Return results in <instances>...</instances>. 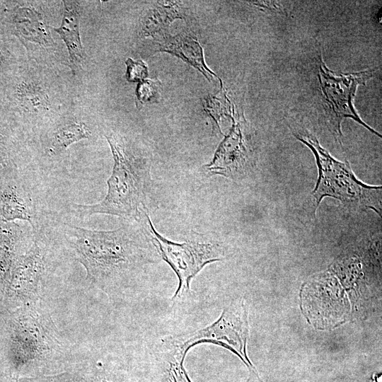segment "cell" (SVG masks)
<instances>
[{"instance_id":"cell-1","label":"cell","mask_w":382,"mask_h":382,"mask_svg":"<svg viewBox=\"0 0 382 382\" xmlns=\"http://www.w3.org/2000/svg\"><path fill=\"white\" fill-rule=\"evenodd\" d=\"M59 230L89 277L95 279L125 277L158 262L161 258L141 226L98 231L64 222Z\"/></svg>"},{"instance_id":"cell-2","label":"cell","mask_w":382,"mask_h":382,"mask_svg":"<svg viewBox=\"0 0 382 382\" xmlns=\"http://www.w3.org/2000/svg\"><path fill=\"white\" fill-rule=\"evenodd\" d=\"M105 137L114 161L107 181V193L95 204H74V209L80 217L107 214L133 219L139 224L149 212L150 164L146 158L135 156L117 135L105 134Z\"/></svg>"},{"instance_id":"cell-3","label":"cell","mask_w":382,"mask_h":382,"mask_svg":"<svg viewBox=\"0 0 382 382\" xmlns=\"http://www.w3.org/2000/svg\"><path fill=\"white\" fill-rule=\"evenodd\" d=\"M297 139L313 152L318 168V178L312 195L316 212L321 201L330 197L354 209H371L381 215V186H370L357 178L348 161L334 158L316 137L306 131L294 133Z\"/></svg>"},{"instance_id":"cell-4","label":"cell","mask_w":382,"mask_h":382,"mask_svg":"<svg viewBox=\"0 0 382 382\" xmlns=\"http://www.w3.org/2000/svg\"><path fill=\"white\" fill-rule=\"evenodd\" d=\"M249 337L248 314L243 299L233 300L226 306L220 316L212 324L201 329L182 334L167 336L161 339L160 348L186 357L193 347L210 343L219 345L236 354L245 364L249 376L256 377L260 382L258 371L247 353Z\"/></svg>"},{"instance_id":"cell-5","label":"cell","mask_w":382,"mask_h":382,"mask_svg":"<svg viewBox=\"0 0 382 382\" xmlns=\"http://www.w3.org/2000/svg\"><path fill=\"white\" fill-rule=\"evenodd\" d=\"M139 224L147 233L160 257L176 274L178 283L171 297L173 302L190 291L192 279L207 265L224 259V249L219 243L196 240L177 243L163 236L154 228L149 214Z\"/></svg>"},{"instance_id":"cell-6","label":"cell","mask_w":382,"mask_h":382,"mask_svg":"<svg viewBox=\"0 0 382 382\" xmlns=\"http://www.w3.org/2000/svg\"><path fill=\"white\" fill-rule=\"evenodd\" d=\"M318 76L328 126L336 140L342 144L341 124L346 118L353 119L381 137L376 131L363 122L353 105L357 86L365 85L372 77V71L338 74L330 70L320 58Z\"/></svg>"},{"instance_id":"cell-7","label":"cell","mask_w":382,"mask_h":382,"mask_svg":"<svg viewBox=\"0 0 382 382\" xmlns=\"http://www.w3.org/2000/svg\"><path fill=\"white\" fill-rule=\"evenodd\" d=\"M5 9L4 23L28 51L30 47H52L54 40L42 14L34 8L14 4Z\"/></svg>"},{"instance_id":"cell-8","label":"cell","mask_w":382,"mask_h":382,"mask_svg":"<svg viewBox=\"0 0 382 382\" xmlns=\"http://www.w3.org/2000/svg\"><path fill=\"white\" fill-rule=\"evenodd\" d=\"M0 218L26 221L33 233L47 228L42 208L32 186L13 185L0 192Z\"/></svg>"},{"instance_id":"cell-9","label":"cell","mask_w":382,"mask_h":382,"mask_svg":"<svg viewBox=\"0 0 382 382\" xmlns=\"http://www.w3.org/2000/svg\"><path fill=\"white\" fill-rule=\"evenodd\" d=\"M64 14L59 28H52L65 43L69 57L71 71L74 75L79 74L86 61V52L80 36V18L81 8L79 1H64Z\"/></svg>"},{"instance_id":"cell-10","label":"cell","mask_w":382,"mask_h":382,"mask_svg":"<svg viewBox=\"0 0 382 382\" xmlns=\"http://www.w3.org/2000/svg\"><path fill=\"white\" fill-rule=\"evenodd\" d=\"M240 127V123L234 125L230 134L218 149L214 159L207 166L208 173L232 178L243 170L246 150Z\"/></svg>"},{"instance_id":"cell-11","label":"cell","mask_w":382,"mask_h":382,"mask_svg":"<svg viewBox=\"0 0 382 382\" xmlns=\"http://www.w3.org/2000/svg\"><path fill=\"white\" fill-rule=\"evenodd\" d=\"M156 51L166 52L178 57L199 71L211 82L217 78L215 74L207 67L200 45L195 38L188 34L165 35L156 40Z\"/></svg>"},{"instance_id":"cell-12","label":"cell","mask_w":382,"mask_h":382,"mask_svg":"<svg viewBox=\"0 0 382 382\" xmlns=\"http://www.w3.org/2000/svg\"><path fill=\"white\" fill-rule=\"evenodd\" d=\"M184 13L180 1H156L140 21V34L146 37L152 35L168 26L174 19H185Z\"/></svg>"},{"instance_id":"cell-13","label":"cell","mask_w":382,"mask_h":382,"mask_svg":"<svg viewBox=\"0 0 382 382\" xmlns=\"http://www.w3.org/2000/svg\"><path fill=\"white\" fill-rule=\"evenodd\" d=\"M91 135L88 126L83 122H63L50 132L45 145L46 153L50 156H57L71 144L87 139Z\"/></svg>"},{"instance_id":"cell-14","label":"cell","mask_w":382,"mask_h":382,"mask_svg":"<svg viewBox=\"0 0 382 382\" xmlns=\"http://www.w3.org/2000/svg\"><path fill=\"white\" fill-rule=\"evenodd\" d=\"M160 350L156 354L151 380L156 382H192L184 366L186 357Z\"/></svg>"},{"instance_id":"cell-15","label":"cell","mask_w":382,"mask_h":382,"mask_svg":"<svg viewBox=\"0 0 382 382\" xmlns=\"http://www.w3.org/2000/svg\"><path fill=\"white\" fill-rule=\"evenodd\" d=\"M12 117L0 108V167L9 163L15 152V141L12 136Z\"/></svg>"},{"instance_id":"cell-16","label":"cell","mask_w":382,"mask_h":382,"mask_svg":"<svg viewBox=\"0 0 382 382\" xmlns=\"http://www.w3.org/2000/svg\"><path fill=\"white\" fill-rule=\"evenodd\" d=\"M5 9L0 5V80L12 73L16 64L15 55L9 41L4 35L7 30L4 23Z\"/></svg>"},{"instance_id":"cell-17","label":"cell","mask_w":382,"mask_h":382,"mask_svg":"<svg viewBox=\"0 0 382 382\" xmlns=\"http://www.w3.org/2000/svg\"><path fill=\"white\" fill-rule=\"evenodd\" d=\"M161 82L158 80H143L137 86L136 91L138 108H141L146 103H156L160 98L159 86Z\"/></svg>"},{"instance_id":"cell-18","label":"cell","mask_w":382,"mask_h":382,"mask_svg":"<svg viewBox=\"0 0 382 382\" xmlns=\"http://www.w3.org/2000/svg\"><path fill=\"white\" fill-rule=\"evenodd\" d=\"M126 79L129 82H140L148 76V67L141 60L134 61L128 58L126 62Z\"/></svg>"}]
</instances>
